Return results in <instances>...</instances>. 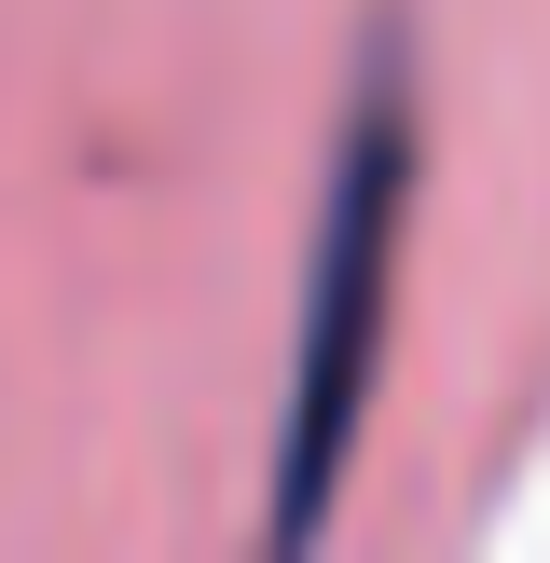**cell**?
<instances>
[{
	"mask_svg": "<svg viewBox=\"0 0 550 563\" xmlns=\"http://www.w3.org/2000/svg\"><path fill=\"white\" fill-rule=\"evenodd\" d=\"M399 234H413V42L372 27L358 97H344V152H330V192H317L302 330H289V412H275V495H262L275 550H302L330 522V482L358 454L372 357H385V289H399Z\"/></svg>",
	"mask_w": 550,
	"mask_h": 563,
	"instance_id": "1",
	"label": "cell"
}]
</instances>
